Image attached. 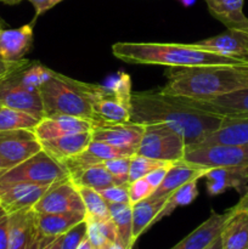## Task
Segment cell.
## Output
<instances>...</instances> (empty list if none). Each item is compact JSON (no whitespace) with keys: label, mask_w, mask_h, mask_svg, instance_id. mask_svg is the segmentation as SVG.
Segmentation results:
<instances>
[{"label":"cell","mask_w":248,"mask_h":249,"mask_svg":"<svg viewBox=\"0 0 248 249\" xmlns=\"http://www.w3.org/2000/svg\"><path fill=\"white\" fill-rule=\"evenodd\" d=\"M223 117L198 111L179 97L158 91L133 92L129 122L141 125L164 124L181 134L186 147L198 142L220 125Z\"/></svg>","instance_id":"6da1fadb"},{"label":"cell","mask_w":248,"mask_h":249,"mask_svg":"<svg viewBox=\"0 0 248 249\" xmlns=\"http://www.w3.org/2000/svg\"><path fill=\"white\" fill-rule=\"evenodd\" d=\"M167 84L159 90L169 96L208 100L248 88V62L206 65L167 71Z\"/></svg>","instance_id":"7a4b0ae2"},{"label":"cell","mask_w":248,"mask_h":249,"mask_svg":"<svg viewBox=\"0 0 248 249\" xmlns=\"http://www.w3.org/2000/svg\"><path fill=\"white\" fill-rule=\"evenodd\" d=\"M114 57L126 63L147 66L194 67L206 65H241L246 61L228 57L202 49L196 44L130 43L122 41L112 45Z\"/></svg>","instance_id":"3957f363"},{"label":"cell","mask_w":248,"mask_h":249,"mask_svg":"<svg viewBox=\"0 0 248 249\" xmlns=\"http://www.w3.org/2000/svg\"><path fill=\"white\" fill-rule=\"evenodd\" d=\"M80 90L92 107V124L126 123L130 118L131 79L119 72L108 85L90 84L78 80Z\"/></svg>","instance_id":"277c9868"},{"label":"cell","mask_w":248,"mask_h":249,"mask_svg":"<svg viewBox=\"0 0 248 249\" xmlns=\"http://www.w3.org/2000/svg\"><path fill=\"white\" fill-rule=\"evenodd\" d=\"M39 91L45 117L71 116L92 122L91 104L80 90L78 80L53 71Z\"/></svg>","instance_id":"5b68a950"},{"label":"cell","mask_w":248,"mask_h":249,"mask_svg":"<svg viewBox=\"0 0 248 249\" xmlns=\"http://www.w3.org/2000/svg\"><path fill=\"white\" fill-rule=\"evenodd\" d=\"M66 178H70V174L65 165L41 150L7 170L0 177V182H28L50 186Z\"/></svg>","instance_id":"8992f818"},{"label":"cell","mask_w":248,"mask_h":249,"mask_svg":"<svg viewBox=\"0 0 248 249\" xmlns=\"http://www.w3.org/2000/svg\"><path fill=\"white\" fill-rule=\"evenodd\" d=\"M186 142L181 134L164 124L143 125V134L135 155L163 162L184 160Z\"/></svg>","instance_id":"52a82bcc"},{"label":"cell","mask_w":248,"mask_h":249,"mask_svg":"<svg viewBox=\"0 0 248 249\" xmlns=\"http://www.w3.org/2000/svg\"><path fill=\"white\" fill-rule=\"evenodd\" d=\"M185 162L206 168L248 167V145H212L187 147Z\"/></svg>","instance_id":"ba28073f"},{"label":"cell","mask_w":248,"mask_h":249,"mask_svg":"<svg viewBox=\"0 0 248 249\" xmlns=\"http://www.w3.org/2000/svg\"><path fill=\"white\" fill-rule=\"evenodd\" d=\"M36 213H84L85 207L77 186L70 178L53 182L33 207Z\"/></svg>","instance_id":"9c48e42d"},{"label":"cell","mask_w":248,"mask_h":249,"mask_svg":"<svg viewBox=\"0 0 248 249\" xmlns=\"http://www.w3.org/2000/svg\"><path fill=\"white\" fill-rule=\"evenodd\" d=\"M0 102L2 106L26 112L39 119L45 117L40 91L26 87L19 80L17 71L0 80Z\"/></svg>","instance_id":"30bf717a"},{"label":"cell","mask_w":248,"mask_h":249,"mask_svg":"<svg viewBox=\"0 0 248 249\" xmlns=\"http://www.w3.org/2000/svg\"><path fill=\"white\" fill-rule=\"evenodd\" d=\"M41 151V143L33 130H0V157L9 169Z\"/></svg>","instance_id":"8fae6325"},{"label":"cell","mask_w":248,"mask_h":249,"mask_svg":"<svg viewBox=\"0 0 248 249\" xmlns=\"http://www.w3.org/2000/svg\"><path fill=\"white\" fill-rule=\"evenodd\" d=\"M177 97L192 108L219 117H248V88L208 100Z\"/></svg>","instance_id":"7c38bea8"},{"label":"cell","mask_w":248,"mask_h":249,"mask_svg":"<svg viewBox=\"0 0 248 249\" xmlns=\"http://www.w3.org/2000/svg\"><path fill=\"white\" fill-rule=\"evenodd\" d=\"M92 140L124 148L135 155L143 134V125L131 123L92 124Z\"/></svg>","instance_id":"4fadbf2b"},{"label":"cell","mask_w":248,"mask_h":249,"mask_svg":"<svg viewBox=\"0 0 248 249\" xmlns=\"http://www.w3.org/2000/svg\"><path fill=\"white\" fill-rule=\"evenodd\" d=\"M48 189L49 186L28 182H0V206L7 214L31 209Z\"/></svg>","instance_id":"5bb4252c"},{"label":"cell","mask_w":248,"mask_h":249,"mask_svg":"<svg viewBox=\"0 0 248 249\" xmlns=\"http://www.w3.org/2000/svg\"><path fill=\"white\" fill-rule=\"evenodd\" d=\"M36 213V212H35ZM85 219L84 213H36V243L38 249H45L49 245L65 235L70 229Z\"/></svg>","instance_id":"9a60e30c"},{"label":"cell","mask_w":248,"mask_h":249,"mask_svg":"<svg viewBox=\"0 0 248 249\" xmlns=\"http://www.w3.org/2000/svg\"><path fill=\"white\" fill-rule=\"evenodd\" d=\"M195 44L208 51L248 62V29H226L218 36L202 39Z\"/></svg>","instance_id":"2e32d148"},{"label":"cell","mask_w":248,"mask_h":249,"mask_svg":"<svg viewBox=\"0 0 248 249\" xmlns=\"http://www.w3.org/2000/svg\"><path fill=\"white\" fill-rule=\"evenodd\" d=\"M35 214L33 208L9 214V249H38Z\"/></svg>","instance_id":"e0dca14e"},{"label":"cell","mask_w":248,"mask_h":249,"mask_svg":"<svg viewBox=\"0 0 248 249\" xmlns=\"http://www.w3.org/2000/svg\"><path fill=\"white\" fill-rule=\"evenodd\" d=\"M134 153L124 148L116 147L109 143L101 142V141L92 140L87 148L80 155L75 157L68 158L65 162L66 168L71 174L80 172L88 167L96 164H102L106 160L121 157H133Z\"/></svg>","instance_id":"ac0fdd59"},{"label":"cell","mask_w":248,"mask_h":249,"mask_svg":"<svg viewBox=\"0 0 248 249\" xmlns=\"http://www.w3.org/2000/svg\"><path fill=\"white\" fill-rule=\"evenodd\" d=\"M212 145H248V117H223L215 130L192 146Z\"/></svg>","instance_id":"d6986e66"},{"label":"cell","mask_w":248,"mask_h":249,"mask_svg":"<svg viewBox=\"0 0 248 249\" xmlns=\"http://www.w3.org/2000/svg\"><path fill=\"white\" fill-rule=\"evenodd\" d=\"M33 23L19 28H0V60L18 62L24 60L33 45Z\"/></svg>","instance_id":"ffe728a7"},{"label":"cell","mask_w":248,"mask_h":249,"mask_svg":"<svg viewBox=\"0 0 248 249\" xmlns=\"http://www.w3.org/2000/svg\"><path fill=\"white\" fill-rule=\"evenodd\" d=\"M207 191L211 196H218L229 189L245 194L248 189V167L209 168L207 174Z\"/></svg>","instance_id":"44dd1931"},{"label":"cell","mask_w":248,"mask_h":249,"mask_svg":"<svg viewBox=\"0 0 248 249\" xmlns=\"http://www.w3.org/2000/svg\"><path fill=\"white\" fill-rule=\"evenodd\" d=\"M91 129L92 122L88 121V119L71 116H56L44 117L36 124L33 131L36 138L39 139V141H43L60 138V136L71 135V134L91 131Z\"/></svg>","instance_id":"7402d4cb"},{"label":"cell","mask_w":248,"mask_h":249,"mask_svg":"<svg viewBox=\"0 0 248 249\" xmlns=\"http://www.w3.org/2000/svg\"><path fill=\"white\" fill-rule=\"evenodd\" d=\"M230 213L231 209L223 214L212 212L206 221L170 249H206L209 247L216 238L220 237L223 226Z\"/></svg>","instance_id":"603a6c76"},{"label":"cell","mask_w":248,"mask_h":249,"mask_svg":"<svg viewBox=\"0 0 248 249\" xmlns=\"http://www.w3.org/2000/svg\"><path fill=\"white\" fill-rule=\"evenodd\" d=\"M209 168L190 164L184 160L174 162L168 169L163 181L151 195V197H169L175 190L181 187L186 182L204 178Z\"/></svg>","instance_id":"cb8c5ba5"},{"label":"cell","mask_w":248,"mask_h":249,"mask_svg":"<svg viewBox=\"0 0 248 249\" xmlns=\"http://www.w3.org/2000/svg\"><path fill=\"white\" fill-rule=\"evenodd\" d=\"M92 141L91 131L71 134V135L60 136L50 140L40 141L41 150L48 155L62 163L68 158L80 155Z\"/></svg>","instance_id":"d4e9b609"},{"label":"cell","mask_w":248,"mask_h":249,"mask_svg":"<svg viewBox=\"0 0 248 249\" xmlns=\"http://www.w3.org/2000/svg\"><path fill=\"white\" fill-rule=\"evenodd\" d=\"M220 237L223 249H248V211L231 208Z\"/></svg>","instance_id":"484cf974"},{"label":"cell","mask_w":248,"mask_h":249,"mask_svg":"<svg viewBox=\"0 0 248 249\" xmlns=\"http://www.w3.org/2000/svg\"><path fill=\"white\" fill-rule=\"evenodd\" d=\"M209 12L228 29H248V17L243 12L245 0H204Z\"/></svg>","instance_id":"4316f807"},{"label":"cell","mask_w":248,"mask_h":249,"mask_svg":"<svg viewBox=\"0 0 248 249\" xmlns=\"http://www.w3.org/2000/svg\"><path fill=\"white\" fill-rule=\"evenodd\" d=\"M168 197H148L131 206L133 211V240L135 242L151 225L164 208Z\"/></svg>","instance_id":"83f0119b"},{"label":"cell","mask_w":248,"mask_h":249,"mask_svg":"<svg viewBox=\"0 0 248 249\" xmlns=\"http://www.w3.org/2000/svg\"><path fill=\"white\" fill-rule=\"evenodd\" d=\"M70 179L72 180L75 186L90 187L96 191H101L107 187L113 186V185H118L117 180L112 177L104 163L91 165V167L85 168L75 174L70 175Z\"/></svg>","instance_id":"f1b7e54d"},{"label":"cell","mask_w":248,"mask_h":249,"mask_svg":"<svg viewBox=\"0 0 248 249\" xmlns=\"http://www.w3.org/2000/svg\"><path fill=\"white\" fill-rule=\"evenodd\" d=\"M109 215L118 233V242L124 249H131L133 240V211L130 203H108Z\"/></svg>","instance_id":"f546056e"},{"label":"cell","mask_w":248,"mask_h":249,"mask_svg":"<svg viewBox=\"0 0 248 249\" xmlns=\"http://www.w3.org/2000/svg\"><path fill=\"white\" fill-rule=\"evenodd\" d=\"M85 220L88 223V240L92 249H104L109 242H118V233L112 219L101 220L85 216Z\"/></svg>","instance_id":"4dcf8cb0"},{"label":"cell","mask_w":248,"mask_h":249,"mask_svg":"<svg viewBox=\"0 0 248 249\" xmlns=\"http://www.w3.org/2000/svg\"><path fill=\"white\" fill-rule=\"evenodd\" d=\"M198 196V189H197V180H192V181L186 182L185 185H182L181 187H179L177 190H175L169 197H168V201L165 203L164 208L160 211V213L158 214L157 218H156L155 223L159 221L160 219L165 218V216L170 215L173 212L175 211L179 207H185L191 204L195 199Z\"/></svg>","instance_id":"1f68e13d"},{"label":"cell","mask_w":248,"mask_h":249,"mask_svg":"<svg viewBox=\"0 0 248 249\" xmlns=\"http://www.w3.org/2000/svg\"><path fill=\"white\" fill-rule=\"evenodd\" d=\"M78 192L83 199L85 207V216L91 219H111L108 209V202L105 201L99 191L90 187L77 186Z\"/></svg>","instance_id":"d6a6232c"},{"label":"cell","mask_w":248,"mask_h":249,"mask_svg":"<svg viewBox=\"0 0 248 249\" xmlns=\"http://www.w3.org/2000/svg\"><path fill=\"white\" fill-rule=\"evenodd\" d=\"M40 119L26 112L2 106L0 108V130H18L29 129L33 130Z\"/></svg>","instance_id":"836d02e7"},{"label":"cell","mask_w":248,"mask_h":249,"mask_svg":"<svg viewBox=\"0 0 248 249\" xmlns=\"http://www.w3.org/2000/svg\"><path fill=\"white\" fill-rule=\"evenodd\" d=\"M170 162H163V160H152V158L143 157V156L134 155L130 158V169H129V182L134 180L145 178L148 173L155 170L156 168L162 165L169 164Z\"/></svg>","instance_id":"e575fe53"},{"label":"cell","mask_w":248,"mask_h":249,"mask_svg":"<svg viewBox=\"0 0 248 249\" xmlns=\"http://www.w3.org/2000/svg\"><path fill=\"white\" fill-rule=\"evenodd\" d=\"M130 158L131 157H121L108 160L104 163L112 177L117 180L118 185L129 184V169H130Z\"/></svg>","instance_id":"d590c367"},{"label":"cell","mask_w":248,"mask_h":249,"mask_svg":"<svg viewBox=\"0 0 248 249\" xmlns=\"http://www.w3.org/2000/svg\"><path fill=\"white\" fill-rule=\"evenodd\" d=\"M88 237V223L87 220H83L73 226L72 229L67 231L62 236V242H61V249H77L80 243Z\"/></svg>","instance_id":"8d00e7d4"},{"label":"cell","mask_w":248,"mask_h":249,"mask_svg":"<svg viewBox=\"0 0 248 249\" xmlns=\"http://www.w3.org/2000/svg\"><path fill=\"white\" fill-rule=\"evenodd\" d=\"M129 201L130 204L138 203V202L143 201V199L151 197V195L155 192V189L151 186L150 182L146 180V178H141V179L134 180V181L129 182Z\"/></svg>","instance_id":"74e56055"},{"label":"cell","mask_w":248,"mask_h":249,"mask_svg":"<svg viewBox=\"0 0 248 249\" xmlns=\"http://www.w3.org/2000/svg\"><path fill=\"white\" fill-rule=\"evenodd\" d=\"M128 185H113L111 187L101 190L100 195L108 203H130L129 201V189Z\"/></svg>","instance_id":"f35d334b"},{"label":"cell","mask_w":248,"mask_h":249,"mask_svg":"<svg viewBox=\"0 0 248 249\" xmlns=\"http://www.w3.org/2000/svg\"><path fill=\"white\" fill-rule=\"evenodd\" d=\"M29 63V60H22L18 62H7V61L0 60V80L4 79V78L9 77L10 74L15 73L16 71L21 70L24 66H27Z\"/></svg>","instance_id":"ab89813d"},{"label":"cell","mask_w":248,"mask_h":249,"mask_svg":"<svg viewBox=\"0 0 248 249\" xmlns=\"http://www.w3.org/2000/svg\"><path fill=\"white\" fill-rule=\"evenodd\" d=\"M173 163H169V164H165V165H162V167H158L156 168L155 170H152L151 173H148L147 175H146V180H147L148 182L151 184V186L153 187V189H157L158 186L160 185V182L163 181V179H164L165 174H167L168 169H169L170 167H172Z\"/></svg>","instance_id":"60d3db41"},{"label":"cell","mask_w":248,"mask_h":249,"mask_svg":"<svg viewBox=\"0 0 248 249\" xmlns=\"http://www.w3.org/2000/svg\"><path fill=\"white\" fill-rule=\"evenodd\" d=\"M32 5H33L34 10H35V15H34V19L32 23L34 24L35 19L38 18L40 15H43L44 12L49 11L50 9H53V6H56L57 4H60L63 0H28Z\"/></svg>","instance_id":"b9f144b4"},{"label":"cell","mask_w":248,"mask_h":249,"mask_svg":"<svg viewBox=\"0 0 248 249\" xmlns=\"http://www.w3.org/2000/svg\"><path fill=\"white\" fill-rule=\"evenodd\" d=\"M0 249H9V216L0 223Z\"/></svg>","instance_id":"7bdbcfd3"},{"label":"cell","mask_w":248,"mask_h":249,"mask_svg":"<svg viewBox=\"0 0 248 249\" xmlns=\"http://www.w3.org/2000/svg\"><path fill=\"white\" fill-rule=\"evenodd\" d=\"M233 209H245V211H248V189L246 190L245 194L242 195V197L240 198L238 203L236 204L235 207H232Z\"/></svg>","instance_id":"ee69618b"},{"label":"cell","mask_w":248,"mask_h":249,"mask_svg":"<svg viewBox=\"0 0 248 249\" xmlns=\"http://www.w3.org/2000/svg\"><path fill=\"white\" fill-rule=\"evenodd\" d=\"M62 236H60V237H58L57 240L53 241V242L51 243V245H49L45 249H61V242H62Z\"/></svg>","instance_id":"f6af8a7d"},{"label":"cell","mask_w":248,"mask_h":249,"mask_svg":"<svg viewBox=\"0 0 248 249\" xmlns=\"http://www.w3.org/2000/svg\"><path fill=\"white\" fill-rule=\"evenodd\" d=\"M206 249H223V243H221V237H218L209 247Z\"/></svg>","instance_id":"bcb514c9"},{"label":"cell","mask_w":248,"mask_h":249,"mask_svg":"<svg viewBox=\"0 0 248 249\" xmlns=\"http://www.w3.org/2000/svg\"><path fill=\"white\" fill-rule=\"evenodd\" d=\"M77 249H92L91 243H90V241L88 240V237L85 238L82 243H80V246Z\"/></svg>","instance_id":"7dc6e473"},{"label":"cell","mask_w":248,"mask_h":249,"mask_svg":"<svg viewBox=\"0 0 248 249\" xmlns=\"http://www.w3.org/2000/svg\"><path fill=\"white\" fill-rule=\"evenodd\" d=\"M104 249H124V247L118 242H109Z\"/></svg>","instance_id":"c3c4849f"},{"label":"cell","mask_w":248,"mask_h":249,"mask_svg":"<svg viewBox=\"0 0 248 249\" xmlns=\"http://www.w3.org/2000/svg\"><path fill=\"white\" fill-rule=\"evenodd\" d=\"M7 170H9V167H7L6 163H5L4 160H2V158L0 157V177H1L2 174H5V173H6Z\"/></svg>","instance_id":"681fc988"},{"label":"cell","mask_w":248,"mask_h":249,"mask_svg":"<svg viewBox=\"0 0 248 249\" xmlns=\"http://www.w3.org/2000/svg\"><path fill=\"white\" fill-rule=\"evenodd\" d=\"M7 216H9V214H7V212L5 211V209L2 208L1 206H0V223H1V221H4L5 219L7 218Z\"/></svg>","instance_id":"f907efd6"},{"label":"cell","mask_w":248,"mask_h":249,"mask_svg":"<svg viewBox=\"0 0 248 249\" xmlns=\"http://www.w3.org/2000/svg\"><path fill=\"white\" fill-rule=\"evenodd\" d=\"M0 2H2V4H6V5H16V4H18L19 0H0Z\"/></svg>","instance_id":"816d5d0a"},{"label":"cell","mask_w":248,"mask_h":249,"mask_svg":"<svg viewBox=\"0 0 248 249\" xmlns=\"http://www.w3.org/2000/svg\"><path fill=\"white\" fill-rule=\"evenodd\" d=\"M2 24H4V23H2V21H1V19H0V28H1V27H2Z\"/></svg>","instance_id":"f5cc1de1"},{"label":"cell","mask_w":248,"mask_h":249,"mask_svg":"<svg viewBox=\"0 0 248 249\" xmlns=\"http://www.w3.org/2000/svg\"><path fill=\"white\" fill-rule=\"evenodd\" d=\"M1 107H2V104H1V102H0V108H1Z\"/></svg>","instance_id":"db71d44e"},{"label":"cell","mask_w":248,"mask_h":249,"mask_svg":"<svg viewBox=\"0 0 248 249\" xmlns=\"http://www.w3.org/2000/svg\"><path fill=\"white\" fill-rule=\"evenodd\" d=\"M19 1H22V0H19Z\"/></svg>","instance_id":"11a10c76"}]
</instances>
